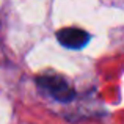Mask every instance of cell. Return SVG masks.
<instances>
[{
    "mask_svg": "<svg viewBox=\"0 0 124 124\" xmlns=\"http://www.w3.org/2000/svg\"><path fill=\"white\" fill-rule=\"evenodd\" d=\"M36 83L58 102H71L76 94L74 88L61 76H39Z\"/></svg>",
    "mask_w": 124,
    "mask_h": 124,
    "instance_id": "obj_1",
    "label": "cell"
},
{
    "mask_svg": "<svg viewBox=\"0 0 124 124\" xmlns=\"http://www.w3.org/2000/svg\"><path fill=\"white\" fill-rule=\"evenodd\" d=\"M57 39L64 47L79 50V49L85 47L90 42V35L85 30H80V28H76V27H69V28L58 30L57 31Z\"/></svg>",
    "mask_w": 124,
    "mask_h": 124,
    "instance_id": "obj_2",
    "label": "cell"
}]
</instances>
